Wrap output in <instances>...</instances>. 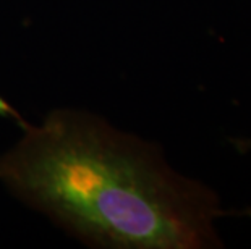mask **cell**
Segmentation results:
<instances>
[{"label": "cell", "instance_id": "obj_1", "mask_svg": "<svg viewBox=\"0 0 251 249\" xmlns=\"http://www.w3.org/2000/svg\"><path fill=\"white\" fill-rule=\"evenodd\" d=\"M0 184L100 249H217L227 215L214 189L175 172L157 144L81 109L25 123L0 154Z\"/></svg>", "mask_w": 251, "mask_h": 249}, {"label": "cell", "instance_id": "obj_2", "mask_svg": "<svg viewBox=\"0 0 251 249\" xmlns=\"http://www.w3.org/2000/svg\"><path fill=\"white\" fill-rule=\"evenodd\" d=\"M248 215V217H251V207H248V209H243V210H227V215Z\"/></svg>", "mask_w": 251, "mask_h": 249}, {"label": "cell", "instance_id": "obj_3", "mask_svg": "<svg viewBox=\"0 0 251 249\" xmlns=\"http://www.w3.org/2000/svg\"><path fill=\"white\" fill-rule=\"evenodd\" d=\"M240 147H242V151H248V149H251V141H243V142H240Z\"/></svg>", "mask_w": 251, "mask_h": 249}]
</instances>
